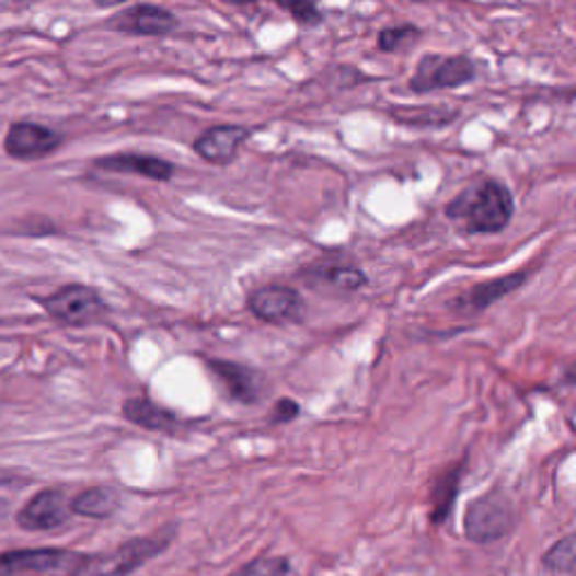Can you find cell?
Returning <instances> with one entry per match:
<instances>
[{"mask_svg":"<svg viewBox=\"0 0 576 576\" xmlns=\"http://www.w3.org/2000/svg\"><path fill=\"white\" fill-rule=\"evenodd\" d=\"M119 491L115 486H93L81 491L77 498L70 500V511L84 518L102 520L119 509Z\"/></svg>","mask_w":576,"mask_h":576,"instance_id":"cell-18","label":"cell"},{"mask_svg":"<svg viewBox=\"0 0 576 576\" xmlns=\"http://www.w3.org/2000/svg\"><path fill=\"white\" fill-rule=\"evenodd\" d=\"M574 563H576V539L572 533L561 539L558 543H554L543 556V567L554 574H574Z\"/></svg>","mask_w":576,"mask_h":576,"instance_id":"cell-19","label":"cell"},{"mask_svg":"<svg viewBox=\"0 0 576 576\" xmlns=\"http://www.w3.org/2000/svg\"><path fill=\"white\" fill-rule=\"evenodd\" d=\"M70 514V500L64 491L44 488L23 505L16 520L27 531H50L66 525Z\"/></svg>","mask_w":576,"mask_h":576,"instance_id":"cell-9","label":"cell"},{"mask_svg":"<svg viewBox=\"0 0 576 576\" xmlns=\"http://www.w3.org/2000/svg\"><path fill=\"white\" fill-rule=\"evenodd\" d=\"M475 64L469 57H443V55H426L419 59L417 70L410 79V89L417 95H426L433 91L460 89L471 84L475 79Z\"/></svg>","mask_w":576,"mask_h":576,"instance_id":"cell-6","label":"cell"},{"mask_svg":"<svg viewBox=\"0 0 576 576\" xmlns=\"http://www.w3.org/2000/svg\"><path fill=\"white\" fill-rule=\"evenodd\" d=\"M106 27L136 36H164L178 27V19L170 10L145 3L113 14L106 21Z\"/></svg>","mask_w":576,"mask_h":576,"instance_id":"cell-10","label":"cell"},{"mask_svg":"<svg viewBox=\"0 0 576 576\" xmlns=\"http://www.w3.org/2000/svg\"><path fill=\"white\" fill-rule=\"evenodd\" d=\"M125 3H127V0H95L97 8H106V10L117 8V5H125Z\"/></svg>","mask_w":576,"mask_h":576,"instance_id":"cell-24","label":"cell"},{"mask_svg":"<svg viewBox=\"0 0 576 576\" xmlns=\"http://www.w3.org/2000/svg\"><path fill=\"white\" fill-rule=\"evenodd\" d=\"M415 3H426V0H415Z\"/></svg>","mask_w":576,"mask_h":576,"instance_id":"cell-26","label":"cell"},{"mask_svg":"<svg viewBox=\"0 0 576 576\" xmlns=\"http://www.w3.org/2000/svg\"><path fill=\"white\" fill-rule=\"evenodd\" d=\"M64 145V136L46 125H38V122H14L10 125L3 147L5 153L14 160L21 162H32L53 155L59 147Z\"/></svg>","mask_w":576,"mask_h":576,"instance_id":"cell-8","label":"cell"},{"mask_svg":"<svg viewBox=\"0 0 576 576\" xmlns=\"http://www.w3.org/2000/svg\"><path fill=\"white\" fill-rule=\"evenodd\" d=\"M288 574H291V561L286 556L264 554L251 563H245L230 576H288Z\"/></svg>","mask_w":576,"mask_h":576,"instance_id":"cell-21","label":"cell"},{"mask_svg":"<svg viewBox=\"0 0 576 576\" xmlns=\"http://www.w3.org/2000/svg\"><path fill=\"white\" fill-rule=\"evenodd\" d=\"M95 168L102 172H111V174H134V176H142L149 181H172L176 168L174 162L158 158V155H147V153H113V155H104L97 158Z\"/></svg>","mask_w":576,"mask_h":576,"instance_id":"cell-14","label":"cell"},{"mask_svg":"<svg viewBox=\"0 0 576 576\" xmlns=\"http://www.w3.org/2000/svg\"><path fill=\"white\" fill-rule=\"evenodd\" d=\"M46 313L64 326H91L108 315V304L87 284H66L41 300Z\"/></svg>","mask_w":576,"mask_h":576,"instance_id":"cell-4","label":"cell"},{"mask_svg":"<svg viewBox=\"0 0 576 576\" xmlns=\"http://www.w3.org/2000/svg\"><path fill=\"white\" fill-rule=\"evenodd\" d=\"M251 129L239 127V125H219L212 127L208 131H203L196 140H194V151L210 164H230L234 162V158L239 155V149L243 147V142L249 140Z\"/></svg>","mask_w":576,"mask_h":576,"instance_id":"cell-13","label":"cell"},{"mask_svg":"<svg viewBox=\"0 0 576 576\" xmlns=\"http://www.w3.org/2000/svg\"><path fill=\"white\" fill-rule=\"evenodd\" d=\"M176 537V525L164 527L151 537H140L131 539L127 543H122L119 548L106 552V554H93L84 556L81 565L68 574V576H129L145 563L153 561L160 556L164 550L172 545Z\"/></svg>","mask_w":576,"mask_h":576,"instance_id":"cell-2","label":"cell"},{"mask_svg":"<svg viewBox=\"0 0 576 576\" xmlns=\"http://www.w3.org/2000/svg\"><path fill=\"white\" fill-rule=\"evenodd\" d=\"M223 3H228V5H234V8H243V5H253L255 0H223Z\"/></svg>","mask_w":576,"mask_h":576,"instance_id":"cell-25","label":"cell"},{"mask_svg":"<svg viewBox=\"0 0 576 576\" xmlns=\"http://www.w3.org/2000/svg\"><path fill=\"white\" fill-rule=\"evenodd\" d=\"M466 462L469 456H464L458 464L448 466L430 488V525L441 527L448 516L452 514V507H456V500L460 496V484L466 473Z\"/></svg>","mask_w":576,"mask_h":576,"instance_id":"cell-16","label":"cell"},{"mask_svg":"<svg viewBox=\"0 0 576 576\" xmlns=\"http://www.w3.org/2000/svg\"><path fill=\"white\" fill-rule=\"evenodd\" d=\"M84 556L87 554L57 548L12 550L0 554V576H68Z\"/></svg>","mask_w":576,"mask_h":576,"instance_id":"cell-5","label":"cell"},{"mask_svg":"<svg viewBox=\"0 0 576 576\" xmlns=\"http://www.w3.org/2000/svg\"><path fill=\"white\" fill-rule=\"evenodd\" d=\"M208 367L212 369V375L226 385L228 394L245 405H253L262 401L264 394V377L257 369L241 365L234 360H208Z\"/></svg>","mask_w":576,"mask_h":576,"instance_id":"cell-11","label":"cell"},{"mask_svg":"<svg viewBox=\"0 0 576 576\" xmlns=\"http://www.w3.org/2000/svg\"><path fill=\"white\" fill-rule=\"evenodd\" d=\"M525 281H527V273H511L505 277L480 281V284L471 286L469 291L452 307L460 309V311H466V313H480L496 302H500L503 298L511 296L514 291H518Z\"/></svg>","mask_w":576,"mask_h":576,"instance_id":"cell-15","label":"cell"},{"mask_svg":"<svg viewBox=\"0 0 576 576\" xmlns=\"http://www.w3.org/2000/svg\"><path fill=\"white\" fill-rule=\"evenodd\" d=\"M304 281L318 291H329V293H338V296H349L360 291V288L367 286V275L343 262H315L304 270Z\"/></svg>","mask_w":576,"mask_h":576,"instance_id":"cell-12","label":"cell"},{"mask_svg":"<svg viewBox=\"0 0 576 576\" xmlns=\"http://www.w3.org/2000/svg\"><path fill=\"white\" fill-rule=\"evenodd\" d=\"M514 525V505L500 488H493L484 493V496L475 498L464 514L466 539L477 545L503 541L505 537H509Z\"/></svg>","mask_w":576,"mask_h":576,"instance_id":"cell-3","label":"cell"},{"mask_svg":"<svg viewBox=\"0 0 576 576\" xmlns=\"http://www.w3.org/2000/svg\"><path fill=\"white\" fill-rule=\"evenodd\" d=\"M516 212L511 192L493 178L466 187L446 205V217L471 234H498Z\"/></svg>","mask_w":576,"mask_h":576,"instance_id":"cell-1","label":"cell"},{"mask_svg":"<svg viewBox=\"0 0 576 576\" xmlns=\"http://www.w3.org/2000/svg\"><path fill=\"white\" fill-rule=\"evenodd\" d=\"M249 311L270 324H300L307 313L302 296L291 286L268 284L249 296Z\"/></svg>","mask_w":576,"mask_h":576,"instance_id":"cell-7","label":"cell"},{"mask_svg":"<svg viewBox=\"0 0 576 576\" xmlns=\"http://www.w3.org/2000/svg\"><path fill=\"white\" fill-rule=\"evenodd\" d=\"M122 415L127 422L153 433H174L178 428V417L149 396L127 399L122 403Z\"/></svg>","mask_w":576,"mask_h":576,"instance_id":"cell-17","label":"cell"},{"mask_svg":"<svg viewBox=\"0 0 576 576\" xmlns=\"http://www.w3.org/2000/svg\"><path fill=\"white\" fill-rule=\"evenodd\" d=\"M298 415H300V405L293 399H281V401H277V405L273 410V424L293 422Z\"/></svg>","mask_w":576,"mask_h":576,"instance_id":"cell-23","label":"cell"},{"mask_svg":"<svg viewBox=\"0 0 576 576\" xmlns=\"http://www.w3.org/2000/svg\"><path fill=\"white\" fill-rule=\"evenodd\" d=\"M270 3L291 14L302 27H315L324 21L313 0H270Z\"/></svg>","mask_w":576,"mask_h":576,"instance_id":"cell-22","label":"cell"},{"mask_svg":"<svg viewBox=\"0 0 576 576\" xmlns=\"http://www.w3.org/2000/svg\"><path fill=\"white\" fill-rule=\"evenodd\" d=\"M422 30L417 25H396V27H388L379 34L377 38V48L381 53H396V50H405L415 44V41L422 38Z\"/></svg>","mask_w":576,"mask_h":576,"instance_id":"cell-20","label":"cell"}]
</instances>
